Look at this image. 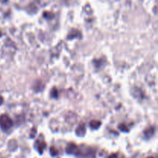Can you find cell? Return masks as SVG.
Segmentation results:
<instances>
[{
  "instance_id": "5b68a950",
  "label": "cell",
  "mask_w": 158,
  "mask_h": 158,
  "mask_svg": "<svg viewBox=\"0 0 158 158\" xmlns=\"http://www.w3.org/2000/svg\"><path fill=\"white\" fill-rule=\"evenodd\" d=\"M154 132V127H151L150 129L147 130V131H145V135L148 136V137H151V136L153 135Z\"/></svg>"
},
{
  "instance_id": "277c9868",
  "label": "cell",
  "mask_w": 158,
  "mask_h": 158,
  "mask_svg": "<svg viewBox=\"0 0 158 158\" xmlns=\"http://www.w3.org/2000/svg\"><path fill=\"white\" fill-rule=\"evenodd\" d=\"M45 148H46V143H43V142H41V143L37 147V149H38L39 152H40V154H42V153L43 152V151H44Z\"/></svg>"
},
{
  "instance_id": "52a82bcc",
  "label": "cell",
  "mask_w": 158,
  "mask_h": 158,
  "mask_svg": "<svg viewBox=\"0 0 158 158\" xmlns=\"http://www.w3.org/2000/svg\"><path fill=\"white\" fill-rule=\"evenodd\" d=\"M148 158H154V157H148Z\"/></svg>"
},
{
  "instance_id": "6da1fadb",
  "label": "cell",
  "mask_w": 158,
  "mask_h": 158,
  "mask_svg": "<svg viewBox=\"0 0 158 158\" xmlns=\"http://www.w3.org/2000/svg\"><path fill=\"white\" fill-rule=\"evenodd\" d=\"M12 120L10 117L6 114H2L0 116V127L4 131L9 129L12 126Z\"/></svg>"
},
{
  "instance_id": "3957f363",
  "label": "cell",
  "mask_w": 158,
  "mask_h": 158,
  "mask_svg": "<svg viewBox=\"0 0 158 158\" xmlns=\"http://www.w3.org/2000/svg\"><path fill=\"white\" fill-rule=\"evenodd\" d=\"M86 131H85V127L83 125H80L78 128H77V134L80 136H83L85 134Z\"/></svg>"
},
{
  "instance_id": "7a4b0ae2",
  "label": "cell",
  "mask_w": 158,
  "mask_h": 158,
  "mask_svg": "<svg viewBox=\"0 0 158 158\" xmlns=\"http://www.w3.org/2000/svg\"><path fill=\"white\" fill-rule=\"evenodd\" d=\"M100 125H101V122L98 121V120H92L89 123V127L93 129H97Z\"/></svg>"
},
{
  "instance_id": "8992f818",
  "label": "cell",
  "mask_w": 158,
  "mask_h": 158,
  "mask_svg": "<svg viewBox=\"0 0 158 158\" xmlns=\"http://www.w3.org/2000/svg\"><path fill=\"white\" fill-rule=\"evenodd\" d=\"M2 103H3V98L0 96V105H1Z\"/></svg>"
}]
</instances>
